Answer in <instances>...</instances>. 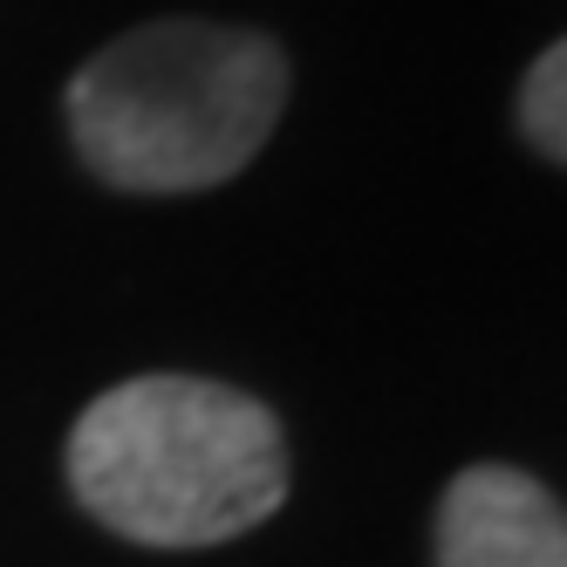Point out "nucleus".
Wrapping results in <instances>:
<instances>
[{
  "instance_id": "obj_3",
  "label": "nucleus",
  "mask_w": 567,
  "mask_h": 567,
  "mask_svg": "<svg viewBox=\"0 0 567 567\" xmlns=\"http://www.w3.org/2000/svg\"><path fill=\"white\" fill-rule=\"evenodd\" d=\"M437 567H567V513L534 472L472 465L437 499Z\"/></svg>"
},
{
  "instance_id": "obj_4",
  "label": "nucleus",
  "mask_w": 567,
  "mask_h": 567,
  "mask_svg": "<svg viewBox=\"0 0 567 567\" xmlns=\"http://www.w3.org/2000/svg\"><path fill=\"white\" fill-rule=\"evenodd\" d=\"M519 131H526V144H534L540 157L567 165V34L526 69V83H519Z\"/></svg>"
},
{
  "instance_id": "obj_2",
  "label": "nucleus",
  "mask_w": 567,
  "mask_h": 567,
  "mask_svg": "<svg viewBox=\"0 0 567 567\" xmlns=\"http://www.w3.org/2000/svg\"><path fill=\"white\" fill-rule=\"evenodd\" d=\"M288 103V55L226 21H144L69 83V137L116 192H206L254 165Z\"/></svg>"
},
{
  "instance_id": "obj_1",
  "label": "nucleus",
  "mask_w": 567,
  "mask_h": 567,
  "mask_svg": "<svg viewBox=\"0 0 567 567\" xmlns=\"http://www.w3.org/2000/svg\"><path fill=\"white\" fill-rule=\"evenodd\" d=\"M69 493L137 547H219L288 499V437L247 390L131 377L75 417Z\"/></svg>"
}]
</instances>
